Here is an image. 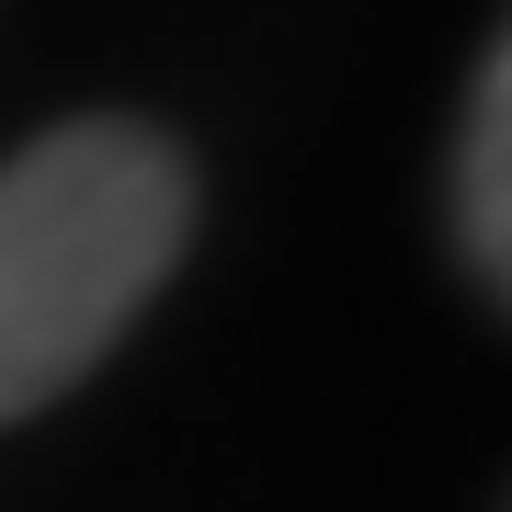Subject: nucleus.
<instances>
[{"label": "nucleus", "instance_id": "obj_1", "mask_svg": "<svg viewBox=\"0 0 512 512\" xmlns=\"http://www.w3.org/2000/svg\"><path fill=\"white\" fill-rule=\"evenodd\" d=\"M194 239V171L137 114H80L0 160V421L69 399Z\"/></svg>", "mask_w": 512, "mask_h": 512}, {"label": "nucleus", "instance_id": "obj_2", "mask_svg": "<svg viewBox=\"0 0 512 512\" xmlns=\"http://www.w3.org/2000/svg\"><path fill=\"white\" fill-rule=\"evenodd\" d=\"M456 239H467L478 285L512 308V23H501L490 69L467 92V126H456Z\"/></svg>", "mask_w": 512, "mask_h": 512}]
</instances>
